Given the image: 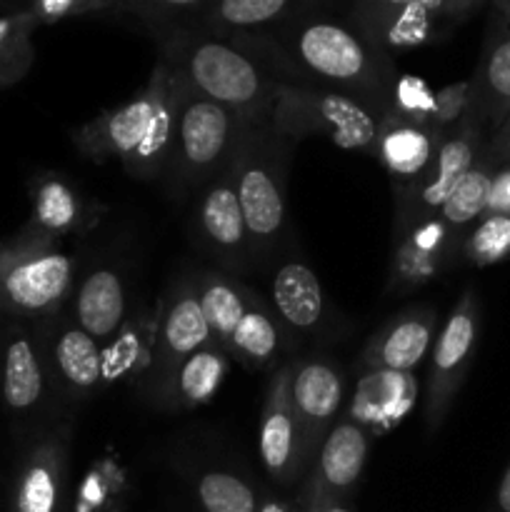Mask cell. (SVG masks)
Returning <instances> with one entry per match:
<instances>
[{"label": "cell", "instance_id": "cell-1", "mask_svg": "<svg viewBox=\"0 0 510 512\" xmlns=\"http://www.w3.org/2000/svg\"><path fill=\"white\" fill-rule=\"evenodd\" d=\"M325 10L328 5L323 3L273 33L288 53L283 85L335 90L385 115L390 88L400 73L395 58Z\"/></svg>", "mask_w": 510, "mask_h": 512}, {"label": "cell", "instance_id": "cell-2", "mask_svg": "<svg viewBox=\"0 0 510 512\" xmlns=\"http://www.w3.org/2000/svg\"><path fill=\"white\" fill-rule=\"evenodd\" d=\"M178 75L155 63L143 90L73 130V145L90 163H118L135 180H163L175 125Z\"/></svg>", "mask_w": 510, "mask_h": 512}, {"label": "cell", "instance_id": "cell-3", "mask_svg": "<svg viewBox=\"0 0 510 512\" xmlns=\"http://www.w3.org/2000/svg\"><path fill=\"white\" fill-rule=\"evenodd\" d=\"M160 60L200 95L233 110L245 125H268L275 80L225 38L200 28H168L148 33Z\"/></svg>", "mask_w": 510, "mask_h": 512}, {"label": "cell", "instance_id": "cell-4", "mask_svg": "<svg viewBox=\"0 0 510 512\" xmlns=\"http://www.w3.org/2000/svg\"><path fill=\"white\" fill-rule=\"evenodd\" d=\"M243 130L245 123L233 110L200 95L178 75L175 125L163 173L170 198L183 203L205 188L225 168Z\"/></svg>", "mask_w": 510, "mask_h": 512}, {"label": "cell", "instance_id": "cell-5", "mask_svg": "<svg viewBox=\"0 0 510 512\" xmlns=\"http://www.w3.org/2000/svg\"><path fill=\"white\" fill-rule=\"evenodd\" d=\"M230 160L253 260H263L283 240L290 140L265 125H245Z\"/></svg>", "mask_w": 510, "mask_h": 512}, {"label": "cell", "instance_id": "cell-6", "mask_svg": "<svg viewBox=\"0 0 510 512\" xmlns=\"http://www.w3.org/2000/svg\"><path fill=\"white\" fill-rule=\"evenodd\" d=\"M75 268L63 240L25 228L0 245V308L28 320L55 318L75 290Z\"/></svg>", "mask_w": 510, "mask_h": 512}, {"label": "cell", "instance_id": "cell-7", "mask_svg": "<svg viewBox=\"0 0 510 512\" xmlns=\"http://www.w3.org/2000/svg\"><path fill=\"white\" fill-rule=\"evenodd\" d=\"M380 120L383 115L378 110L350 95L278 83L265 128L290 143L310 135H323L338 148L370 155Z\"/></svg>", "mask_w": 510, "mask_h": 512}, {"label": "cell", "instance_id": "cell-8", "mask_svg": "<svg viewBox=\"0 0 510 512\" xmlns=\"http://www.w3.org/2000/svg\"><path fill=\"white\" fill-rule=\"evenodd\" d=\"M478 8L475 0H355L343 8V20L395 58L443 43Z\"/></svg>", "mask_w": 510, "mask_h": 512}, {"label": "cell", "instance_id": "cell-9", "mask_svg": "<svg viewBox=\"0 0 510 512\" xmlns=\"http://www.w3.org/2000/svg\"><path fill=\"white\" fill-rule=\"evenodd\" d=\"M480 118L470 113L468 118L453 130L443 135L435 153L433 163L428 165L423 175L408 188L395 190V210H393V240L408 233L415 223L425 218H433L440 213L445 200L453 195L460 180L470 173L480 158Z\"/></svg>", "mask_w": 510, "mask_h": 512}, {"label": "cell", "instance_id": "cell-10", "mask_svg": "<svg viewBox=\"0 0 510 512\" xmlns=\"http://www.w3.org/2000/svg\"><path fill=\"white\" fill-rule=\"evenodd\" d=\"M478 320V300H475L473 290L468 288L460 295L458 305L440 328L433 345V355H430V373L423 398V423L428 438H433L443 428L450 405H453L455 395H458L460 385L468 375L475 345H478Z\"/></svg>", "mask_w": 510, "mask_h": 512}, {"label": "cell", "instance_id": "cell-11", "mask_svg": "<svg viewBox=\"0 0 510 512\" xmlns=\"http://www.w3.org/2000/svg\"><path fill=\"white\" fill-rule=\"evenodd\" d=\"M190 225H193L198 248L218 260L223 273H243L255 263L243 210L235 193L233 160H228L225 168L205 188L198 190Z\"/></svg>", "mask_w": 510, "mask_h": 512}, {"label": "cell", "instance_id": "cell-12", "mask_svg": "<svg viewBox=\"0 0 510 512\" xmlns=\"http://www.w3.org/2000/svg\"><path fill=\"white\" fill-rule=\"evenodd\" d=\"M40 323H43L45 353L60 403L75 408L88 403L93 395L103 393L110 385L103 345L63 313Z\"/></svg>", "mask_w": 510, "mask_h": 512}, {"label": "cell", "instance_id": "cell-13", "mask_svg": "<svg viewBox=\"0 0 510 512\" xmlns=\"http://www.w3.org/2000/svg\"><path fill=\"white\" fill-rule=\"evenodd\" d=\"M258 458L265 475L280 488L300 485L310 468L303 428L290 403V360L275 370L268 383L258 425Z\"/></svg>", "mask_w": 510, "mask_h": 512}, {"label": "cell", "instance_id": "cell-14", "mask_svg": "<svg viewBox=\"0 0 510 512\" xmlns=\"http://www.w3.org/2000/svg\"><path fill=\"white\" fill-rule=\"evenodd\" d=\"M73 425L58 423L35 438L15 470L13 512H68Z\"/></svg>", "mask_w": 510, "mask_h": 512}, {"label": "cell", "instance_id": "cell-15", "mask_svg": "<svg viewBox=\"0 0 510 512\" xmlns=\"http://www.w3.org/2000/svg\"><path fill=\"white\" fill-rule=\"evenodd\" d=\"M215 343L210 335L205 315L200 310L198 290H195L193 275L178 278L168 290L155 310V338H153V370H150L148 388L153 380L168 373L170 368L185 360L188 355L198 353L205 345Z\"/></svg>", "mask_w": 510, "mask_h": 512}, {"label": "cell", "instance_id": "cell-16", "mask_svg": "<svg viewBox=\"0 0 510 512\" xmlns=\"http://www.w3.org/2000/svg\"><path fill=\"white\" fill-rule=\"evenodd\" d=\"M108 215V205L85 193L63 173H38L30 183V223L55 240L85 238Z\"/></svg>", "mask_w": 510, "mask_h": 512}, {"label": "cell", "instance_id": "cell-17", "mask_svg": "<svg viewBox=\"0 0 510 512\" xmlns=\"http://www.w3.org/2000/svg\"><path fill=\"white\" fill-rule=\"evenodd\" d=\"M455 258H460V243L453 238L448 225L438 215L420 220L408 233L393 240L385 293H415L450 268Z\"/></svg>", "mask_w": 510, "mask_h": 512}, {"label": "cell", "instance_id": "cell-18", "mask_svg": "<svg viewBox=\"0 0 510 512\" xmlns=\"http://www.w3.org/2000/svg\"><path fill=\"white\" fill-rule=\"evenodd\" d=\"M290 403L303 428L305 453L313 463L343 405V373L338 365L328 358L290 360Z\"/></svg>", "mask_w": 510, "mask_h": 512}, {"label": "cell", "instance_id": "cell-19", "mask_svg": "<svg viewBox=\"0 0 510 512\" xmlns=\"http://www.w3.org/2000/svg\"><path fill=\"white\" fill-rule=\"evenodd\" d=\"M370 455V435L353 420L343 418L330 428L320 443L298 498H335L350 500L363 475Z\"/></svg>", "mask_w": 510, "mask_h": 512}, {"label": "cell", "instance_id": "cell-20", "mask_svg": "<svg viewBox=\"0 0 510 512\" xmlns=\"http://www.w3.org/2000/svg\"><path fill=\"white\" fill-rule=\"evenodd\" d=\"M435 330H438V310L430 305H410L370 335L355 360V368L358 373L368 370L413 373L428 355Z\"/></svg>", "mask_w": 510, "mask_h": 512}, {"label": "cell", "instance_id": "cell-21", "mask_svg": "<svg viewBox=\"0 0 510 512\" xmlns=\"http://www.w3.org/2000/svg\"><path fill=\"white\" fill-rule=\"evenodd\" d=\"M50 393L58 398L43 335L13 328L0 358V395L5 408L13 415H33L48 403Z\"/></svg>", "mask_w": 510, "mask_h": 512}, {"label": "cell", "instance_id": "cell-22", "mask_svg": "<svg viewBox=\"0 0 510 512\" xmlns=\"http://www.w3.org/2000/svg\"><path fill=\"white\" fill-rule=\"evenodd\" d=\"M230 360L233 358L228 350L220 348L218 343L205 345L153 380L143 390L145 398L163 413H188L200 408L218 395L220 385L228 378Z\"/></svg>", "mask_w": 510, "mask_h": 512}, {"label": "cell", "instance_id": "cell-23", "mask_svg": "<svg viewBox=\"0 0 510 512\" xmlns=\"http://www.w3.org/2000/svg\"><path fill=\"white\" fill-rule=\"evenodd\" d=\"M420 383L415 373L368 370L358 373L353 400L345 418L370 435V440L393 433L418 403Z\"/></svg>", "mask_w": 510, "mask_h": 512}, {"label": "cell", "instance_id": "cell-24", "mask_svg": "<svg viewBox=\"0 0 510 512\" xmlns=\"http://www.w3.org/2000/svg\"><path fill=\"white\" fill-rule=\"evenodd\" d=\"M128 285L113 263H98L70 295V318L100 345H108L128 323Z\"/></svg>", "mask_w": 510, "mask_h": 512}, {"label": "cell", "instance_id": "cell-25", "mask_svg": "<svg viewBox=\"0 0 510 512\" xmlns=\"http://www.w3.org/2000/svg\"><path fill=\"white\" fill-rule=\"evenodd\" d=\"M270 305L293 340L313 338L328 323L323 285L303 260H288L275 270L270 283Z\"/></svg>", "mask_w": 510, "mask_h": 512}, {"label": "cell", "instance_id": "cell-26", "mask_svg": "<svg viewBox=\"0 0 510 512\" xmlns=\"http://www.w3.org/2000/svg\"><path fill=\"white\" fill-rule=\"evenodd\" d=\"M443 135L435 130L413 125L395 115H383L373 143V158L383 165L393 180L395 190L408 188L433 163Z\"/></svg>", "mask_w": 510, "mask_h": 512}, {"label": "cell", "instance_id": "cell-27", "mask_svg": "<svg viewBox=\"0 0 510 512\" xmlns=\"http://www.w3.org/2000/svg\"><path fill=\"white\" fill-rule=\"evenodd\" d=\"M320 5V0H215L205 3L198 28L213 35L275 33Z\"/></svg>", "mask_w": 510, "mask_h": 512}, {"label": "cell", "instance_id": "cell-28", "mask_svg": "<svg viewBox=\"0 0 510 512\" xmlns=\"http://www.w3.org/2000/svg\"><path fill=\"white\" fill-rule=\"evenodd\" d=\"M295 340L275 318L273 308L255 295L228 343V355L248 370H278Z\"/></svg>", "mask_w": 510, "mask_h": 512}, {"label": "cell", "instance_id": "cell-29", "mask_svg": "<svg viewBox=\"0 0 510 512\" xmlns=\"http://www.w3.org/2000/svg\"><path fill=\"white\" fill-rule=\"evenodd\" d=\"M193 283L198 290L200 310H203L210 335L220 348L228 350L230 338H233L235 328L243 320L255 293L245 283L235 280L233 275L215 268L198 270L193 275Z\"/></svg>", "mask_w": 510, "mask_h": 512}, {"label": "cell", "instance_id": "cell-30", "mask_svg": "<svg viewBox=\"0 0 510 512\" xmlns=\"http://www.w3.org/2000/svg\"><path fill=\"white\" fill-rule=\"evenodd\" d=\"M133 480L113 455H100L83 470L68 498V512H128Z\"/></svg>", "mask_w": 510, "mask_h": 512}, {"label": "cell", "instance_id": "cell-31", "mask_svg": "<svg viewBox=\"0 0 510 512\" xmlns=\"http://www.w3.org/2000/svg\"><path fill=\"white\" fill-rule=\"evenodd\" d=\"M473 85V113L500 128L510 110V25L488 40L483 65L473 78Z\"/></svg>", "mask_w": 510, "mask_h": 512}, {"label": "cell", "instance_id": "cell-32", "mask_svg": "<svg viewBox=\"0 0 510 512\" xmlns=\"http://www.w3.org/2000/svg\"><path fill=\"white\" fill-rule=\"evenodd\" d=\"M193 495L200 512H258L260 490L230 468H205L193 475Z\"/></svg>", "mask_w": 510, "mask_h": 512}, {"label": "cell", "instance_id": "cell-33", "mask_svg": "<svg viewBox=\"0 0 510 512\" xmlns=\"http://www.w3.org/2000/svg\"><path fill=\"white\" fill-rule=\"evenodd\" d=\"M493 175V160L488 158V153H483L478 163L470 168V173L460 180L453 195L445 200L443 208H440L438 218L448 225V230L460 245H463V230L473 225L478 218H483L485 210H488Z\"/></svg>", "mask_w": 510, "mask_h": 512}, {"label": "cell", "instance_id": "cell-34", "mask_svg": "<svg viewBox=\"0 0 510 512\" xmlns=\"http://www.w3.org/2000/svg\"><path fill=\"white\" fill-rule=\"evenodd\" d=\"M208 0H123L120 20H135L143 33L168 28H198Z\"/></svg>", "mask_w": 510, "mask_h": 512}, {"label": "cell", "instance_id": "cell-35", "mask_svg": "<svg viewBox=\"0 0 510 512\" xmlns=\"http://www.w3.org/2000/svg\"><path fill=\"white\" fill-rule=\"evenodd\" d=\"M35 25L23 13L0 15V88L20 83L35 60Z\"/></svg>", "mask_w": 510, "mask_h": 512}, {"label": "cell", "instance_id": "cell-36", "mask_svg": "<svg viewBox=\"0 0 510 512\" xmlns=\"http://www.w3.org/2000/svg\"><path fill=\"white\" fill-rule=\"evenodd\" d=\"M385 115H395L400 120H408V123L433 130L435 93L423 78L400 70L393 80V88H390Z\"/></svg>", "mask_w": 510, "mask_h": 512}, {"label": "cell", "instance_id": "cell-37", "mask_svg": "<svg viewBox=\"0 0 510 512\" xmlns=\"http://www.w3.org/2000/svg\"><path fill=\"white\" fill-rule=\"evenodd\" d=\"M510 253V218L505 215H483L473 233L460 245V258L473 265L500 263Z\"/></svg>", "mask_w": 510, "mask_h": 512}, {"label": "cell", "instance_id": "cell-38", "mask_svg": "<svg viewBox=\"0 0 510 512\" xmlns=\"http://www.w3.org/2000/svg\"><path fill=\"white\" fill-rule=\"evenodd\" d=\"M475 103V85L473 78L458 80L435 93V115H433V130L445 135L453 130L455 125L463 123L470 113H473Z\"/></svg>", "mask_w": 510, "mask_h": 512}, {"label": "cell", "instance_id": "cell-39", "mask_svg": "<svg viewBox=\"0 0 510 512\" xmlns=\"http://www.w3.org/2000/svg\"><path fill=\"white\" fill-rule=\"evenodd\" d=\"M485 215H505V218H510V168L493 175Z\"/></svg>", "mask_w": 510, "mask_h": 512}, {"label": "cell", "instance_id": "cell-40", "mask_svg": "<svg viewBox=\"0 0 510 512\" xmlns=\"http://www.w3.org/2000/svg\"><path fill=\"white\" fill-rule=\"evenodd\" d=\"M298 512H358L350 505V500H335V498H298Z\"/></svg>", "mask_w": 510, "mask_h": 512}, {"label": "cell", "instance_id": "cell-41", "mask_svg": "<svg viewBox=\"0 0 510 512\" xmlns=\"http://www.w3.org/2000/svg\"><path fill=\"white\" fill-rule=\"evenodd\" d=\"M485 153H488V158L493 160V163H498V160H510V110L508 115H505L503 123H500L498 135H495L493 143H490V148L485 150Z\"/></svg>", "mask_w": 510, "mask_h": 512}, {"label": "cell", "instance_id": "cell-42", "mask_svg": "<svg viewBox=\"0 0 510 512\" xmlns=\"http://www.w3.org/2000/svg\"><path fill=\"white\" fill-rule=\"evenodd\" d=\"M258 512H298V503H295V500H285L280 498V495H273L265 490V493H260Z\"/></svg>", "mask_w": 510, "mask_h": 512}, {"label": "cell", "instance_id": "cell-43", "mask_svg": "<svg viewBox=\"0 0 510 512\" xmlns=\"http://www.w3.org/2000/svg\"><path fill=\"white\" fill-rule=\"evenodd\" d=\"M495 512H510V465L500 480L498 493H495Z\"/></svg>", "mask_w": 510, "mask_h": 512}]
</instances>
